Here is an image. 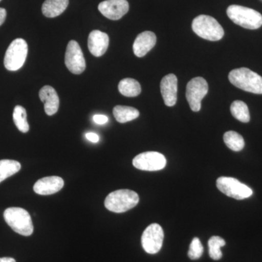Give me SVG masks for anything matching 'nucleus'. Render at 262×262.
<instances>
[{
	"instance_id": "9d476101",
	"label": "nucleus",
	"mask_w": 262,
	"mask_h": 262,
	"mask_svg": "<svg viewBox=\"0 0 262 262\" xmlns=\"http://www.w3.org/2000/svg\"><path fill=\"white\" fill-rule=\"evenodd\" d=\"M165 156L158 151H146L141 153L133 160L135 168L146 171H157L165 168L166 165Z\"/></svg>"
},
{
	"instance_id": "4be33fe9",
	"label": "nucleus",
	"mask_w": 262,
	"mask_h": 262,
	"mask_svg": "<svg viewBox=\"0 0 262 262\" xmlns=\"http://www.w3.org/2000/svg\"><path fill=\"white\" fill-rule=\"evenodd\" d=\"M224 141L227 147L234 151H241L245 146L244 138L234 131L226 132L224 135Z\"/></svg>"
},
{
	"instance_id": "c756f323",
	"label": "nucleus",
	"mask_w": 262,
	"mask_h": 262,
	"mask_svg": "<svg viewBox=\"0 0 262 262\" xmlns=\"http://www.w3.org/2000/svg\"><path fill=\"white\" fill-rule=\"evenodd\" d=\"M0 262H16L14 258L10 257L0 258Z\"/></svg>"
},
{
	"instance_id": "5701e85b",
	"label": "nucleus",
	"mask_w": 262,
	"mask_h": 262,
	"mask_svg": "<svg viewBox=\"0 0 262 262\" xmlns=\"http://www.w3.org/2000/svg\"><path fill=\"white\" fill-rule=\"evenodd\" d=\"M231 113L234 118L242 122H248L251 120L249 110L246 103L242 101H234L231 105Z\"/></svg>"
},
{
	"instance_id": "f03ea898",
	"label": "nucleus",
	"mask_w": 262,
	"mask_h": 262,
	"mask_svg": "<svg viewBox=\"0 0 262 262\" xmlns=\"http://www.w3.org/2000/svg\"><path fill=\"white\" fill-rule=\"evenodd\" d=\"M229 18L237 25L247 29H257L262 26V15L256 10L241 5H230L227 10Z\"/></svg>"
},
{
	"instance_id": "6ab92c4d",
	"label": "nucleus",
	"mask_w": 262,
	"mask_h": 262,
	"mask_svg": "<svg viewBox=\"0 0 262 262\" xmlns=\"http://www.w3.org/2000/svg\"><path fill=\"white\" fill-rule=\"evenodd\" d=\"M113 115L117 122L125 123L138 118L140 113L136 108L118 105L113 108Z\"/></svg>"
},
{
	"instance_id": "a878e982",
	"label": "nucleus",
	"mask_w": 262,
	"mask_h": 262,
	"mask_svg": "<svg viewBox=\"0 0 262 262\" xmlns=\"http://www.w3.org/2000/svg\"><path fill=\"white\" fill-rule=\"evenodd\" d=\"M203 253V246L198 237H194L189 246L188 256L192 260H196L201 257Z\"/></svg>"
},
{
	"instance_id": "4468645a",
	"label": "nucleus",
	"mask_w": 262,
	"mask_h": 262,
	"mask_svg": "<svg viewBox=\"0 0 262 262\" xmlns=\"http://www.w3.org/2000/svg\"><path fill=\"white\" fill-rule=\"evenodd\" d=\"M110 38L107 34L99 30L90 33L88 46L91 54L95 57L102 56L107 51Z\"/></svg>"
},
{
	"instance_id": "b1692460",
	"label": "nucleus",
	"mask_w": 262,
	"mask_h": 262,
	"mask_svg": "<svg viewBox=\"0 0 262 262\" xmlns=\"http://www.w3.org/2000/svg\"><path fill=\"white\" fill-rule=\"evenodd\" d=\"M13 121L15 126L20 132L27 133L29 130V125L27 121V111L21 106H15L13 111Z\"/></svg>"
},
{
	"instance_id": "ddd939ff",
	"label": "nucleus",
	"mask_w": 262,
	"mask_h": 262,
	"mask_svg": "<svg viewBox=\"0 0 262 262\" xmlns=\"http://www.w3.org/2000/svg\"><path fill=\"white\" fill-rule=\"evenodd\" d=\"M160 90L165 104L173 106L177 103L178 80L173 74H169L162 79Z\"/></svg>"
},
{
	"instance_id": "39448f33",
	"label": "nucleus",
	"mask_w": 262,
	"mask_h": 262,
	"mask_svg": "<svg viewBox=\"0 0 262 262\" xmlns=\"http://www.w3.org/2000/svg\"><path fill=\"white\" fill-rule=\"evenodd\" d=\"M4 219L6 223L16 233L23 236H30L34 232L31 215L24 208H7L4 212Z\"/></svg>"
},
{
	"instance_id": "cd10ccee",
	"label": "nucleus",
	"mask_w": 262,
	"mask_h": 262,
	"mask_svg": "<svg viewBox=\"0 0 262 262\" xmlns=\"http://www.w3.org/2000/svg\"><path fill=\"white\" fill-rule=\"evenodd\" d=\"M85 136L88 140L91 141V142L97 143L99 141V136L95 134V133H88Z\"/></svg>"
},
{
	"instance_id": "f8f14e48",
	"label": "nucleus",
	"mask_w": 262,
	"mask_h": 262,
	"mask_svg": "<svg viewBox=\"0 0 262 262\" xmlns=\"http://www.w3.org/2000/svg\"><path fill=\"white\" fill-rule=\"evenodd\" d=\"M98 8L106 18L117 20L128 12L129 4L127 0H105L98 5Z\"/></svg>"
},
{
	"instance_id": "412c9836",
	"label": "nucleus",
	"mask_w": 262,
	"mask_h": 262,
	"mask_svg": "<svg viewBox=\"0 0 262 262\" xmlns=\"http://www.w3.org/2000/svg\"><path fill=\"white\" fill-rule=\"evenodd\" d=\"M21 165L15 160H0V183L9 178L20 170Z\"/></svg>"
},
{
	"instance_id": "9b49d317",
	"label": "nucleus",
	"mask_w": 262,
	"mask_h": 262,
	"mask_svg": "<svg viewBox=\"0 0 262 262\" xmlns=\"http://www.w3.org/2000/svg\"><path fill=\"white\" fill-rule=\"evenodd\" d=\"M65 64L67 69L75 75H80L86 68L83 53L78 42L71 40L67 46L65 54Z\"/></svg>"
},
{
	"instance_id": "dca6fc26",
	"label": "nucleus",
	"mask_w": 262,
	"mask_h": 262,
	"mask_svg": "<svg viewBox=\"0 0 262 262\" xmlns=\"http://www.w3.org/2000/svg\"><path fill=\"white\" fill-rule=\"evenodd\" d=\"M157 37L154 32H144L139 34L134 41L133 49L134 54L139 58L144 57L155 47Z\"/></svg>"
},
{
	"instance_id": "423d86ee",
	"label": "nucleus",
	"mask_w": 262,
	"mask_h": 262,
	"mask_svg": "<svg viewBox=\"0 0 262 262\" xmlns=\"http://www.w3.org/2000/svg\"><path fill=\"white\" fill-rule=\"evenodd\" d=\"M28 54V45L23 39H15L5 53L4 65L9 71H17L23 67Z\"/></svg>"
},
{
	"instance_id": "aec40b11",
	"label": "nucleus",
	"mask_w": 262,
	"mask_h": 262,
	"mask_svg": "<svg viewBox=\"0 0 262 262\" xmlns=\"http://www.w3.org/2000/svg\"><path fill=\"white\" fill-rule=\"evenodd\" d=\"M118 90L122 96L126 97H136L141 92V84L134 79L125 78L120 81Z\"/></svg>"
},
{
	"instance_id": "393cba45",
	"label": "nucleus",
	"mask_w": 262,
	"mask_h": 262,
	"mask_svg": "<svg viewBox=\"0 0 262 262\" xmlns=\"http://www.w3.org/2000/svg\"><path fill=\"white\" fill-rule=\"evenodd\" d=\"M226 242L225 239L219 236H213L208 241V248H209V256L212 259L220 260L222 257V252L221 248L225 246Z\"/></svg>"
},
{
	"instance_id": "1a4fd4ad",
	"label": "nucleus",
	"mask_w": 262,
	"mask_h": 262,
	"mask_svg": "<svg viewBox=\"0 0 262 262\" xmlns=\"http://www.w3.org/2000/svg\"><path fill=\"white\" fill-rule=\"evenodd\" d=\"M164 232L158 224H151L143 232L141 244L144 251L149 254L159 252L163 246Z\"/></svg>"
},
{
	"instance_id": "0eeeda50",
	"label": "nucleus",
	"mask_w": 262,
	"mask_h": 262,
	"mask_svg": "<svg viewBox=\"0 0 262 262\" xmlns=\"http://www.w3.org/2000/svg\"><path fill=\"white\" fill-rule=\"evenodd\" d=\"M216 186L220 192L235 200H244L253 194L251 188L232 177H220L217 179Z\"/></svg>"
},
{
	"instance_id": "bb28decb",
	"label": "nucleus",
	"mask_w": 262,
	"mask_h": 262,
	"mask_svg": "<svg viewBox=\"0 0 262 262\" xmlns=\"http://www.w3.org/2000/svg\"><path fill=\"white\" fill-rule=\"evenodd\" d=\"M94 121L98 125H103L108 121V118L105 115H96L94 116Z\"/></svg>"
},
{
	"instance_id": "20e7f679",
	"label": "nucleus",
	"mask_w": 262,
	"mask_h": 262,
	"mask_svg": "<svg viewBox=\"0 0 262 262\" xmlns=\"http://www.w3.org/2000/svg\"><path fill=\"white\" fill-rule=\"evenodd\" d=\"M192 30L196 35L210 41H219L225 35L220 24L210 15H198L193 20Z\"/></svg>"
},
{
	"instance_id": "f3484780",
	"label": "nucleus",
	"mask_w": 262,
	"mask_h": 262,
	"mask_svg": "<svg viewBox=\"0 0 262 262\" xmlns=\"http://www.w3.org/2000/svg\"><path fill=\"white\" fill-rule=\"evenodd\" d=\"M39 98L44 103L45 112L49 116L55 115L59 108V98L56 90L49 85H46L40 89Z\"/></svg>"
},
{
	"instance_id": "6e6552de",
	"label": "nucleus",
	"mask_w": 262,
	"mask_h": 262,
	"mask_svg": "<svg viewBox=\"0 0 262 262\" xmlns=\"http://www.w3.org/2000/svg\"><path fill=\"white\" fill-rule=\"evenodd\" d=\"M208 92V84L203 77L193 78L188 82L186 97L193 112H199L201 101Z\"/></svg>"
},
{
	"instance_id": "7c9ffc66",
	"label": "nucleus",
	"mask_w": 262,
	"mask_h": 262,
	"mask_svg": "<svg viewBox=\"0 0 262 262\" xmlns=\"http://www.w3.org/2000/svg\"><path fill=\"white\" fill-rule=\"evenodd\" d=\"M1 1H2V0H0V2H1Z\"/></svg>"
},
{
	"instance_id": "2eb2a0df",
	"label": "nucleus",
	"mask_w": 262,
	"mask_h": 262,
	"mask_svg": "<svg viewBox=\"0 0 262 262\" xmlns=\"http://www.w3.org/2000/svg\"><path fill=\"white\" fill-rule=\"evenodd\" d=\"M64 186L63 179L59 177H45L38 180L34 185V192L40 195H50L59 192Z\"/></svg>"
},
{
	"instance_id": "f257e3e1",
	"label": "nucleus",
	"mask_w": 262,
	"mask_h": 262,
	"mask_svg": "<svg viewBox=\"0 0 262 262\" xmlns=\"http://www.w3.org/2000/svg\"><path fill=\"white\" fill-rule=\"evenodd\" d=\"M231 83L247 92L262 94V77L248 68L235 69L229 74Z\"/></svg>"
},
{
	"instance_id": "7ed1b4c3",
	"label": "nucleus",
	"mask_w": 262,
	"mask_h": 262,
	"mask_svg": "<svg viewBox=\"0 0 262 262\" xmlns=\"http://www.w3.org/2000/svg\"><path fill=\"white\" fill-rule=\"evenodd\" d=\"M139 196L137 193L129 189H120L110 193L104 205L106 209L114 213H124L137 206Z\"/></svg>"
},
{
	"instance_id": "a211bd4d",
	"label": "nucleus",
	"mask_w": 262,
	"mask_h": 262,
	"mask_svg": "<svg viewBox=\"0 0 262 262\" xmlns=\"http://www.w3.org/2000/svg\"><path fill=\"white\" fill-rule=\"evenodd\" d=\"M69 5V0H46L43 3V15L48 18H55L62 14Z\"/></svg>"
},
{
	"instance_id": "c85d7f7f",
	"label": "nucleus",
	"mask_w": 262,
	"mask_h": 262,
	"mask_svg": "<svg viewBox=\"0 0 262 262\" xmlns=\"http://www.w3.org/2000/svg\"><path fill=\"white\" fill-rule=\"evenodd\" d=\"M7 12L4 8H0V26L3 25L6 19Z\"/></svg>"
}]
</instances>
